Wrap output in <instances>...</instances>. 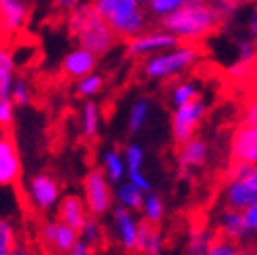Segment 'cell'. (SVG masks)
Wrapping results in <instances>:
<instances>
[{
	"instance_id": "6da1fadb",
	"label": "cell",
	"mask_w": 257,
	"mask_h": 255,
	"mask_svg": "<svg viewBox=\"0 0 257 255\" xmlns=\"http://www.w3.org/2000/svg\"><path fill=\"white\" fill-rule=\"evenodd\" d=\"M159 23L182 44H199L222 28V19L217 15L215 5H205L197 0H188L168 17L159 19Z\"/></svg>"
},
{
	"instance_id": "7a4b0ae2",
	"label": "cell",
	"mask_w": 257,
	"mask_h": 255,
	"mask_svg": "<svg viewBox=\"0 0 257 255\" xmlns=\"http://www.w3.org/2000/svg\"><path fill=\"white\" fill-rule=\"evenodd\" d=\"M67 28L71 36L78 40V46L92 50L98 57L107 55L115 46V40H119L92 3L80 5L75 11L67 13Z\"/></svg>"
},
{
	"instance_id": "3957f363",
	"label": "cell",
	"mask_w": 257,
	"mask_h": 255,
	"mask_svg": "<svg viewBox=\"0 0 257 255\" xmlns=\"http://www.w3.org/2000/svg\"><path fill=\"white\" fill-rule=\"evenodd\" d=\"M92 5L119 40H130L149 30L151 13L140 0H92Z\"/></svg>"
},
{
	"instance_id": "277c9868",
	"label": "cell",
	"mask_w": 257,
	"mask_h": 255,
	"mask_svg": "<svg viewBox=\"0 0 257 255\" xmlns=\"http://www.w3.org/2000/svg\"><path fill=\"white\" fill-rule=\"evenodd\" d=\"M201 57V50L197 44H182L180 42L174 48L161 50L157 55H151L143 59L140 65V73L143 78L151 82H165V80H174L178 75L186 73L197 65V61Z\"/></svg>"
},
{
	"instance_id": "5b68a950",
	"label": "cell",
	"mask_w": 257,
	"mask_h": 255,
	"mask_svg": "<svg viewBox=\"0 0 257 255\" xmlns=\"http://www.w3.org/2000/svg\"><path fill=\"white\" fill-rule=\"evenodd\" d=\"M125 42H127L125 53L132 59H147L151 55H157L161 50H168V48H174L180 44L178 38L172 32L165 30L163 25H159V28H149L143 34H138Z\"/></svg>"
},
{
	"instance_id": "8992f818",
	"label": "cell",
	"mask_w": 257,
	"mask_h": 255,
	"mask_svg": "<svg viewBox=\"0 0 257 255\" xmlns=\"http://www.w3.org/2000/svg\"><path fill=\"white\" fill-rule=\"evenodd\" d=\"M109 178L102 168L90 170L84 178V201L88 205L90 215H105L113 209V190L109 186Z\"/></svg>"
},
{
	"instance_id": "52a82bcc",
	"label": "cell",
	"mask_w": 257,
	"mask_h": 255,
	"mask_svg": "<svg viewBox=\"0 0 257 255\" xmlns=\"http://www.w3.org/2000/svg\"><path fill=\"white\" fill-rule=\"evenodd\" d=\"M205 103L201 98L192 100V103H186V105H180V107H174V113H172V136L178 145L186 143L192 136L197 134L199 125L205 117Z\"/></svg>"
},
{
	"instance_id": "ba28073f",
	"label": "cell",
	"mask_w": 257,
	"mask_h": 255,
	"mask_svg": "<svg viewBox=\"0 0 257 255\" xmlns=\"http://www.w3.org/2000/svg\"><path fill=\"white\" fill-rule=\"evenodd\" d=\"M257 203V165L245 174L236 178L232 182H226L224 188V205L226 207H234V209H242L255 205Z\"/></svg>"
},
{
	"instance_id": "9c48e42d",
	"label": "cell",
	"mask_w": 257,
	"mask_h": 255,
	"mask_svg": "<svg viewBox=\"0 0 257 255\" xmlns=\"http://www.w3.org/2000/svg\"><path fill=\"white\" fill-rule=\"evenodd\" d=\"M230 163L257 165V123L242 121L230 138Z\"/></svg>"
},
{
	"instance_id": "30bf717a",
	"label": "cell",
	"mask_w": 257,
	"mask_h": 255,
	"mask_svg": "<svg viewBox=\"0 0 257 255\" xmlns=\"http://www.w3.org/2000/svg\"><path fill=\"white\" fill-rule=\"evenodd\" d=\"M111 215H113V228L117 232L119 245L123 247V251L134 255L138 247V232H140V222L134 218V211L117 203L111 209Z\"/></svg>"
},
{
	"instance_id": "8fae6325",
	"label": "cell",
	"mask_w": 257,
	"mask_h": 255,
	"mask_svg": "<svg viewBox=\"0 0 257 255\" xmlns=\"http://www.w3.org/2000/svg\"><path fill=\"white\" fill-rule=\"evenodd\" d=\"M28 193H30V199L36 209L48 211L59 203L61 188H59V182L50 174H38L30 180Z\"/></svg>"
},
{
	"instance_id": "7c38bea8",
	"label": "cell",
	"mask_w": 257,
	"mask_h": 255,
	"mask_svg": "<svg viewBox=\"0 0 257 255\" xmlns=\"http://www.w3.org/2000/svg\"><path fill=\"white\" fill-rule=\"evenodd\" d=\"M30 21V7L25 0H0V28L5 36H17Z\"/></svg>"
},
{
	"instance_id": "4fadbf2b",
	"label": "cell",
	"mask_w": 257,
	"mask_h": 255,
	"mask_svg": "<svg viewBox=\"0 0 257 255\" xmlns=\"http://www.w3.org/2000/svg\"><path fill=\"white\" fill-rule=\"evenodd\" d=\"M21 176V159L13 134H3L0 138V184L13 186Z\"/></svg>"
},
{
	"instance_id": "5bb4252c",
	"label": "cell",
	"mask_w": 257,
	"mask_h": 255,
	"mask_svg": "<svg viewBox=\"0 0 257 255\" xmlns=\"http://www.w3.org/2000/svg\"><path fill=\"white\" fill-rule=\"evenodd\" d=\"M42 240L53 251L67 253L80 240V232L75 230V228H71L69 224L61 222V220H55V222H46L42 226Z\"/></svg>"
},
{
	"instance_id": "9a60e30c",
	"label": "cell",
	"mask_w": 257,
	"mask_h": 255,
	"mask_svg": "<svg viewBox=\"0 0 257 255\" xmlns=\"http://www.w3.org/2000/svg\"><path fill=\"white\" fill-rule=\"evenodd\" d=\"M96 61H98V55H94L92 50H88L84 46H78L65 55V59L61 63V71L69 80H80L96 69Z\"/></svg>"
},
{
	"instance_id": "2e32d148",
	"label": "cell",
	"mask_w": 257,
	"mask_h": 255,
	"mask_svg": "<svg viewBox=\"0 0 257 255\" xmlns=\"http://www.w3.org/2000/svg\"><path fill=\"white\" fill-rule=\"evenodd\" d=\"M217 228H220L222 236L232 238L240 245L247 243V238L253 234L249 224H247L245 211L234 209V207H224V211L220 213V220H217Z\"/></svg>"
},
{
	"instance_id": "e0dca14e",
	"label": "cell",
	"mask_w": 257,
	"mask_h": 255,
	"mask_svg": "<svg viewBox=\"0 0 257 255\" xmlns=\"http://www.w3.org/2000/svg\"><path fill=\"white\" fill-rule=\"evenodd\" d=\"M207 155H209V147L205 143L203 138L199 136H192L186 143L178 145V155H176V161L180 165L182 172H188V170H195V168H201V165L207 161Z\"/></svg>"
},
{
	"instance_id": "ac0fdd59",
	"label": "cell",
	"mask_w": 257,
	"mask_h": 255,
	"mask_svg": "<svg viewBox=\"0 0 257 255\" xmlns=\"http://www.w3.org/2000/svg\"><path fill=\"white\" fill-rule=\"evenodd\" d=\"M57 215H59L61 222L69 224L71 228H75V230L80 232L84 228V224L88 222V218H90V211H88V205H86L84 199L75 197V195H67V197H63L59 201Z\"/></svg>"
},
{
	"instance_id": "d6986e66",
	"label": "cell",
	"mask_w": 257,
	"mask_h": 255,
	"mask_svg": "<svg viewBox=\"0 0 257 255\" xmlns=\"http://www.w3.org/2000/svg\"><path fill=\"white\" fill-rule=\"evenodd\" d=\"M163 234L159 230V224H151L145 218L140 220L138 232V247L134 255H163Z\"/></svg>"
},
{
	"instance_id": "ffe728a7",
	"label": "cell",
	"mask_w": 257,
	"mask_h": 255,
	"mask_svg": "<svg viewBox=\"0 0 257 255\" xmlns=\"http://www.w3.org/2000/svg\"><path fill=\"white\" fill-rule=\"evenodd\" d=\"M115 199H117L119 205H123L127 209L143 211L147 193L140 186H136L132 180H127V182H119L117 184V188H115Z\"/></svg>"
},
{
	"instance_id": "44dd1931",
	"label": "cell",
	"mask_w": 257,
	"mask_h": 255,
	"mask_svg": "<svg viewBox=\"0 0 257 255\" xmlns=\"http://www.w3.org/2000/svg\"><path fill=\"white\" fill-rule=\"evenodd\" d=\"M15 69H17L15 55H13L11 50L3 48L0 50V96H9L11 94L13 82L17 80Z\"/></svg>"
},
{
	"instance_id": "7402d4cb",
	"label": "cell",
	"mask_w": 257,
	"mask_h": 255,
	"mask_svg": "<svg viewBox=\"0 0 257 255\" xmlns=\"http://www.w3.org/2000/svg\"><path fill=\"white\" fill-rule=\"evenodd\" d=\"M102 172L107 174V178L111 182L119 184L123 182V176H127V163H125V157H121L117 151H105L102 155Z\"/></svg>"
},
{
	"instance_id": "603a6c76",
	"label": "cell",
	"mask_w": 257,
	"mask_h": 255,
	"mask_svg": "<svg viewBox=\"0 0 257 255\" xmlns=\"http://www.w3.org/2000/svg\"><path fill=\"white\" fill-rule=\"evenodd\" d=\"M201 98V92H199V86L190 80H184V82H178L170 88V105L172 107H180V105H186V103H192V100Z\"/></svg>"
},
{
	"instance_id": "cb8c5ba5",
	"label": "cell",
	"mask_w": 257,
	"mask_h": 255,
	"mask_svg": "<svg viewBox=\"0 0 257 255\" xmlns=\"http://www.w3.org/2000/svg\"><path fill=\"white\" fill-rule=\"evenodd\" d=\"M149 115H151L149 98H145V96L136 98L132 103V107H130V115H127V128H130V132L138 134L140 130H143V128L147 125V121H149Z\"/></svg>"
},
{
	"instance_id": "d4e9b609",
	"label": "cell",
	"mask_w": 257,
	"mask_h": 255,
	"mask_svg": "<svg viewBox=\"0 0 257 255\" xmlns=\"http://www.w3.org/2000/svg\"><path fill=\"white\" fill-rule=\"evenodd\" d=\"M82 134L84 138L92 140L98 134V125H100V109L94 100H88V103L82 107Z\"/></svg>"
},
{
	"instance_id": "484cf974",
	"label": "cell",
	"mask_w": 257,
	"mask_h": 255,
	"mask_svg": "<svg viewBox=\"0 0 257 255\" xmlns=\"http://www.w3.org/2000/svg\"><path fill=\"white\" fill-rule=\"evenodd\" d=\"M102 86H105L102 75L92 71V73H88V75H84V78H80L78 82H75V94L82 96V98H92L102 90Z\"/></svg>"
},
{
	"instance_id": "4316f807",
	"label": "cell",
	"mask_w": 257,
	"mask_h": 255,
	"mask_svg": "<svg viewBox=\"0 0 257 255\" xmlns=\"http://www.w3.org/2000/svg\"><path fill=\"white\" fill-rule=\"evenodd\" d=\"M143 218L151 224H161L163 220V201L155 193H147L145 205H143Z\"/></svg>"
},
{
	"instance_id": "83f0119b",
	"label": "cell",
	"mask_w": 257,
	"mask_h": 255,
	"mask_svg": "<svg viewBox=\"0 0 257 255\" xmlns=\"http://www.w3.org/2000/svg\"><path fill=\"white\" fill-rule=\"evenodd\" d=\"M238 249H240V243H236L232 238H226L222 234H215L211 245L207 247V251L201 253V255H236Z\"/></svg>"
},
{
	"instance_id": "f1b7e54d",
	"label": "cell",
	"mask_w": 257,
	"mask_h": 255,
	"mask_svg": "<svg viewBox=\"0 0 257 255\" xmlns=\"http://www.w3.org/2000/svg\"><path fill=\"white\" fill-rule=\"evenodd\" d=\"M13 103H15L17 107H25L32 103V96H34V90H32V84L25 80V78H17L15 82H13V88H11V94Z\"/></svg>"
},
{
	"instance_id": "f546056e",
	"label": "cell",
	"mask_w": 257,
	"mask_h": 255,
	"mask_svg": "<svg viewBox=\"0 0 257 255\" xmlns=\"http://www.w3.org/2000/svg\"><path fill=\"white\" fill-rule=\"evenodd\" d=\"M184 3H188V0H151L149 13H151V17L163 19V17H168L170 13H174L178 7H182Z\"/></svg>"
},
{
	"instance_id": "4dcf8cb0",
	"label": "cell",
	"mask_w": 257,
	"mask_h": 255,
	"mask_svg": "<svg viewBox=\"0 0 257 255\" xmlns=\"http://www.w3.org/2000/svg\"><path fill=\"white\" fill-rule=\"evenodd\" d=\"M100 236H102V228H100V222L96 215H90L88 222L84 224V228L80 230V238L86 240V243L92 247L96 243H100Z\"/></svg>"
},
{
	"instance_id": "1f68e13d",
	"label": "cell",
	"mask_w": 257,
	"mask_h": 255,
	"mask_svg": "<svg viewBox=\"0 0 257 255\" xmlns=\"http://www.w3.org/2000/svg\"><path fill=\"white\" fill-rule=\"evenodd\" d=\"M123 157H125V163H127V174L130 172H140L143 170V163H145V151L140 145H127L125 151H123Z\"/></svg>"
},
{
	"instance_id": "d6a6232c",
	"label": "cell",
	"mask_w": 257,
	"mask_h": 255,
	"mask_svg": "<svg viewBox=\"0 0 257 255\" xmlns=\"http://www.w3.org/2000/svg\"><path fill=\"white\" fill-rule=\"evenodd\" d=\"M240 0H217L215 3V9H217V15L222 19V25L230 23L240 11Z\"/></svg>"
},
{
	"instance_id": "836d02e7",
	"label": "cell",
	"mask_w": 257,
	"mask_h": 255,
	"mask_svg": "<svg viewBox=\"0 0 257 255\" xmlns=\"http://www.w3.org/2000/svg\"><path fill=\"white\" fill-rule=\"evenodd\" d=\"M211 240H213V236H209L207 232H195L186 243V253L184 255H201V253H205L207 247L211 245Z\"/></svg>"
},
{
	"instance_id": "e575fe53",
	"label": "cell",
	"mask_w": 257,
	"mask_h": 255,
	"mask_svg": "<svg viewBox=\"0 0 257 255\" xmlns=\"http://www.w3.org/2000/svg\"><path fill=\"white\" fill-rule=\"evenodd\" d=\"M15 232H13V226L3 222L0 224V255H11L13 247H15Z\"/></svg>"
},
{
	"instance_id": "d590c367",
	"label": "cell",
	"mask_w": 257,
	"mask_h": 255,
	"mask_svg": "<svg viewBox=\"0 0 257 255\" xmlns=\"http://www.w3.org/2000/svg\"><path fill=\"white\" fill-rule=\"evenodd\" d=\"M15 103H13L11 96H0V123L3 128H9L15 119Z\"/></svg>"
},
{
	"instance_id": "8d00e7d4",
	"label": "cell",
	"mask_w": 257,
	"mask_h": 255,
	"mask_svg": "<svg viewBox=\"0 0 257 255\" xmlns=\"http://www.w3.org/2000/svg\"><path fill=\"white\" fill-rule=\"evenodd\" d=\"M247 36L253 40V44L257 46V0L253 3L249 15H247Z\"/></svg>"
},
{
	"instance_id": "74e56055",
	"label": "cell",
	"mask_w": 257,
	"mask_h": 255,
	"mask_svg": "<svg viewBox=\"0 0 257 255\" xmlns=\"http://www.w3.org/2000/svg\"><path fill=\"white\" fill-rule=\"evenodd\" d=\"M127 180H132L136 186L143 188L145 193H151V182H149V178L143 174V170H140V172H130V174H127Z\"/></svg>"
},
{
	"instance_id": "f35d334b",
	"label": "cell",
	"mask_w": 257,
	"mask_h": 255,
	"mask_svg": "<svg viewBox=\"0 0 257 255\" xmlns=\"http://www.w3.org/2000/svg\"><path fill=\"white\" fill-rule=\"evenodd\" d=\"M242 121L257 123V96L249 98V103L245 105V111H242Z\"/></svg>"
},
{
	"instance_id": "ab89813d",
	"label": "cell",
	"mask_w": 257,
	"mask_h": 255,
	"mask_svg": "<svg viewBox=\"0 0 257 255\" xmlns=\"http://www.w3.org/2000/svg\"><path fill=\"white\" fill-rule=\"evenodd\" d=\"M53 5L61 13H71V11L78 9L80 5H84V3H82V0H53Z\"/></svg>"
},
{
	"instance_id": "60d3db41",
	"label": "cell",
	"mask_w": 257,
	"mask_h": 255,
	"mask_svg": "<svg viewBox=\"0 0 257 255\" xmlns=\"http://www.w3.org/2000/svg\"><path fill=\"white\" fill-rule=\"evenodd\" d=\"M245 218H247V224L251 228V232L257 234V203L245 209Z\"/></svg>"
},
{
	"instance_id": "b9f144b4",
	"label": "cell",
	"mask_w": 257,
	"mask_h": 255,
	"mask_svg": "<svg viewBox=\"0 0 257 255\" xmlns=\"http://www.w3.org/2000/svg\"><path fill=\"white\" fill-rule=\"evenodd\" d=\"M65 255H90V245L86 243V240H78V243L73 245V249H69Z\"/></svg>"
},
{
	"instance_id": "7bdbcfd3",
	"label": "cell",
	"mask_w": 257,
	"mask_h": 255,
	"mask_svg": "<svg viewBox=\"0 0 257 255\" xmlns=\"http://www.w3.org/2000/svg\"><path fill=\"white\" fill-rule=\"evenodd\" d=\"M11 255H30V253H28V249H25V247H21V245L15 243V247H13Z\"/></svg>"
},
{
	"instance_id": "ee69618b",
	"label": "cell",
	"mask_w": 257,
	"mask_h": 255,
	"mask_svg": "<svg viewBox=\"0 0 257 255\" xmlns=\"http://www.w3.org/2000/svg\"><path fill=\"white\" fill-rule=\"evenodd\" d=\"M197 3H205V5H215L217 0H197Z\"/></svg>"
},
{
	"instance_id": "f6af8a7d",
	"label": "cell",
	"mask_w": 257,
	"mask_h": 255,
	"mask_svg": "<svg viewBox=\"0 0 257 255\" xmlns=\"http://www.w3.org/2000/svg\"><path fill=\"white\" fill-rule=\"evenodd\" d=\"M140 3H143V5H147V7H149V3H151V0H140Z\"/></svg>"
},
{
	"instance_id": "bcb514c9",
	"label": "cell",
	"mask_w": 257,
	"mask_h": 255,
	"mask_svg": "<svg viewBox=\"0 0 257 255\" xmlns=\"http://www.w3.org/2000/svg\"><path fill=\"white\" fill-rule=\"evenodd\" d=\"M253 245H255V249H257V238H255V240H253Z\"/></svg>"
},
{
	"instance_id": "7dc6e473",
	"label": "cell",
	"mask_w": 257,
	"mask_h": 255,
	"mask_svg": "<svg viewBox=\"0 0 257 255\" xmlns=\"http://www.w3.org/2000/svg\"><path fill=\"white\" fill-rule=\"evenodd\" d=\"M240 3H247V0H240Z\"/></svg>"
}]
</instances>
